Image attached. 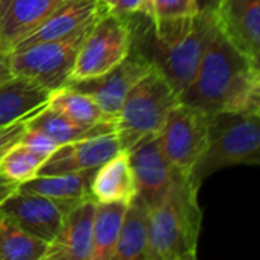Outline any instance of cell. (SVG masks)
Here are the masks:
<instances>
[{
  "label": "cell",
  "instance_id": "obj_28",
  "mask_svg": "<svg viewBox=\"0 0 260 260\" xmlns=\"http://www.w3.org/2000/svg\"><path fill=\"white\" fill-rule=\"evenodd\" d=\"M26 119L27 117L12 122L9 125L0 126V160L12 146H15L21 140L26 131Z\"/></svg>",
  "mask_w": 260,
  "mask_h": 260
},
{
  "label": "cell",
  "instance_id": "obj_26",
  "mask_svg": "<svg viewBox=\"0 0 260 260\" xmlns=\"http://www.w3.org/2000/svg\"><path fill=\"white\" fill-rule=\"evenodd\" d=\"M152 23H166L190 18L198 14L195 0H143L137 11Z\"/></svg>",
  "mask_w": 260,
  "mask_h": 260
},
{
  "label": "cell",
  "instance_id": "obj_23",
  "mask_svg": "<svg viewBox=\"0 0 260 260\" xmlns=\"http://www.w3.org/2000/svg\"><path fill=\"white\" fill-rule=\"evenodd\" d=\"M47 105L78 123L90 125L101 122H116L102 111V108L91 96L78 91L69 85L50 91Z\"/></svg>",
  "mask_w": 260,
  "mask_h": 260
},
{
  "label": "cell",
  "instance_id": "obj_8",
  "mask_svg": "<svg viewBox=\"0 0 260 260\" xmlns=\"http://www.w3.org/2000/svg\"><path fill=\"white\" fill-rule=\"evenodd\" d=\"M210 113L178 102L168 114L158 133L160 145L169 161L183 174L190 175L207 143Z\"/></svg>",
  "mask_w": 260,
  "mask_h": 260
},
{
  "label": "cell",
  "instance_id": "obj_19",
  "mask_svg": "<svg viewBox=\"0 0 260 260\" xmlns=\"http://www.w3.org/2000/svg\"><path fill=\"white\" fill-rule=\"evenodd\" d=\"M26 126L47 134L58 145H64L70 142H78V140L114 133L116 122H101V123H90V125L78 123L66 117L59 111L50 108L46 104L30 116H27Z\"/></svg>",
  "mask_w": 260,
  "mask_h": 260
},
{
  "label": "cell",
  "instance_id": "obj_6",
  "mask_svg": "<svg viewBox=\"0 0 260 260\" xmlns=\"http://www.w3.org/2000/svg\"><path fill=\"white\" fill-rule=\"evenodd\" d=\"M93 23L69 37L14 50L11 53L14 76L26 78L49 91L64 87L69 82L79 47Z\"/></svg>",
  "mask_w": 260,
  "mask_h": 260
},
{
  "label": "cell",
  "instance_id": "obj_13",
  "mask_svg": "<svg viewBox=\"0 0 260 260\" xmlns=\"http://www.w3.org/2000/svg\"><path fill=\"white\" fill-rule=\"evenodd\" d=\"M96 201L87 200L69 210L56 236L47 244L44 260H91Z\"/></svg>",
  "mask_w": 260,
  "mask_h": 260
},
{
  "label": "cell",
  "instance_id": "obj_4",
  "mask_svg": "<svg viewBox=\"0 0 260 260\" xmlns=\"http://www.w3.org/2000/svg\"><path fill=\"white\" fill-rule=\"evenodd\" d=\"M259 161L260 111L212 113L206 149L189 177L201 187L210 175L222 169Z\"/></svg>",
  "mask_w": 260,
  "mask_h": 260
},
{
  "label": "cell",
  "instance_id": "obj_7",
  "mask_svg": "<svg viewBox=\"0 0 260 260\" xmlns=\"http://www.w3.org/2000/svg\"><path fill=\"white\" fill-rule=\"evenodd\" d=\"M129 49L128 18L104 9L79 47L69 82L98 78L110 72L128 56Z\"/></svg>",
  "mask_w": 260,
  "mask_h": 260
},
{
  "label": "cell",
  "instance_id": "obj_20",
  "mask_svg": "<svg viewBox=\"0 0 260 260\" xmlns=\"http://www.w3.org/2000/svg\"><path fill=\"white\" fill-rule=\"evenodd\" d=\"M149 207L136 195L126 206L111 260H148Z\"/></svg>",
  "mask_w": 260,
  "mask_h": 260
},
{
  "label": "cell",
  "instance_id": "obj_33",
  "mask_svg": "<svg viewBox=\"0 0 260 260\" xmlns=\"http://www.w3.org/2000/svg\"><path fill=\"white\" fill-rule=\"evenodd\" d=\"M0 218H2V216H0Z\"/></svg>",
  "mask_w": 260,
  "mask_h": 260
},
{
  "label": "cell",
  "instance_id": "obj_24",
  "mask_svg": "<svg viewBox=\"0 0 260 260\" xmlns=\"http://www.w3.org/2000/svg\"><path fill=\"white\" fill-rule=\"evenodd\" d=\"M46 251L47 242L0 218V260H44Z\"/></svg>",
  "mask_w": 260,
  "mask_h": 260
},
{
  "label": "cell",
  "instance_id": "obj_14",
  "mask_svg": "<svg viewBox=\"0 0 260 260\" xmlns=\"http://www.w3.org/2000/svg\"><path fill=\"white\" fill-rule=\"evenodd\" d=\"M216 20L239 50L260 62V0H221Z\"/></svg>",
  "mask_w": 260,
  "mask_h": 260
},
{
  "label": "cell",
  "instance_id": "obj_31",
  "mask_svg": "<svg viewBox=\"0 0 260 260\" xmlns=\"http://www.w3.org/2000/svg\"><path fill=\"white\" fill-rule=\"evenodd\" d=\"M219 2L221 0H195L198 12L200 14H207V15H216L218 14Z\"/></svg>",
  "mask_w": 260,
  "mask_h": 260
},
{
  "label": "cell",
  "instance_id": "obj_18",
  "mask_svg": "<svg viewBox=\"0 0 260 260\" xmlns=\"http://www.w3.org/2000/svg\"><path fill=\"white\" fill-rule=\"evenodd\" d=\"M91 198L96 203H129L137 195L129 155L120 151L101 165L91 180Z\"/></svg>",
  "mask_w": 260,
  "mask_h": 260
},
{
  "label": "cell",
  "instance_id": "obj_32",
  "mask_svg": "<svg viewBox=\"0 0 260 260\" xmlns=\"http://www.w3.org/2000/svg\"><path fill=\"white\" fill-rule=\"evenodd\" d=\"M17 186H18V184H15V183L6 180V178L0 174V203L5 201V200L17 189Z\"/></svg>",
  "mask_w": 260,
  "mask_h": 260
},
{
  "label": "cell",
  "instance_id": "obj_16",
  "mask_svg": "<svg viewBox=\"0 0 260 260\" xmlns=\"http://www.w3.org/2000/svg\"><path fill=\"white\" fill-rule=\"evenodd\" d=\"M102 11L101 0H64L14 50L69 37L93 23Z\"/></svg>",
  "mask_w": 260,
  "mask_h": 260
},
{
  "label": "cell",
  "instance_id": "obj_3",
  "mask_svg": "<svg viewBox=\"0 0 260 260\" xmlns=\"http://www.w3.org/2000/svg\"><path fill=\"white\" fill-rule=\"evenodd\" d=\"M200 186L178 177L166 195L149 209L148 260H195L203 225Z\"/></svg>",
  "mask_w": 260,
  "mask_h": 260
},
{
  "label": "cell",
  "instance_id": "obj_5",
  "mask_svg": "<svg viewBox=\"0 0 260 260\" xmlns=\"http://www.w3.org/2000/svg\"><path fill=\"white\" fill-rule=\"evenodd\" d=\"M178 102V93L168 79L152 67L129 90L117 114L114 133L120 151L128 152L143 139L157 136L168 114Z\"/></svg>",
  "mask_w": 260,
  "mask_h": 260
},
{
  "label": "cell",
  "instance_id": "obj_30",
  "mask_svg": "<svg viewBox=\"0 0 260 260\" xmlns=\"http://www.w3.org/2000/svg\"><path fill=\"white\" fill-rule=\"evenodd\" d=\"M14 76L11 69V53H5L0 50V85Z\"/></svg>",
  "mask_w": 260,
  "mask_h": 260
},
{
  "label": "cell",
  "instance_id": "obj_11",
  "mask_svg": "<svg viewBox=\"0 0 260 260\" xmlns=\"http://www.w3.org/2000/svg\"><path fill=\"white\" fill-rule=\"evenodd\" d=\"M0 215L47 244L56 236L64 218L53 201L20 189L0 203Z\"/></svg>",
  "mask_w": 260,
  "mask_h": 260
},
{
  "label": "cell",
  "instance_id": "obj_25",
  "mask_svg": "<svg viewBox=\"0 0 260 260\" xmlns=\"http://www.w3.org/2000/svg\"><path fill=\"white\" fill-rule=\"evenodd\" d=\"M46 160L40 155H37L35 152H32L30 149H27L24 145H21L20 142L12 146L0 160V174L15 183V184H21L34 177H37L41 165Z\"/></svg>",
  "mask_w": 260,
  "mask_h": 260
},
{
  "label": "cell",
  "instance_id": "obj_10",
  "mask_svg": "<svg viewBox=\"0 0 260 260\" xmlns=\"http://www.w3.org/2000/svg\"><path fill=\"white\" fill-rule=\"evenodd\" d=\"M136 178L137 195L151 209L169 190L172 183L186 175L180 172L161 149L158 134L149 136L128 151Z\"/></svg>",
  "mask_w": 260,
  "mask_h": 260
},
{
  "label": "cell",
  "instance_id": "obj_17",
  "mask_svg": "<svg viewBox=\"0 0 260 260\" xmlns=\"http://www.w3.org/2000/svg\"><path fill=\"white\" fill-rule=\"evenodd\" d=\"M96 169L82 171V172H69L56 175H37L21 184L17 189L41 195L53 201L64 215L76 207L78 204L93 200L90 186Z\"/></svg>",
  "mask_w": 260,
  "mask_h": 260
},
{
  "label": "cell",
  "instance_id": "obj_22",
  "mask_svg": "<svg viewBox=\"0 0 260 260\" xmlns=\"http://www.w3.org/2000/svg\"><path fill=\"white\" fill-rule=\"evenodd\" d=\"M126 206V203H96L91 260H111Z\"/></svg>",
  "mask_w": 260,
  "mask_h": 260
},
{
  "label": "cell",
  "instance_id": "obj_1",
  "mask_svg": "<svg viewBox=\"0 0 260 260\" xmlns=\"http://www.w3.org/2000/svg\"><path fill=\"white\" fill-rule=\"evenodd\" d=\"M180 102L207 113L260 111V62L239 50L216 26Z\"/></svg>",
  "mask_w": 260,
  "mask_h": 260
},
{
  "label": "cell",
  "instance_id": "obj_21",
  "mask_svg": "<svg viewBox=\"0 0 260 260\" xmlns=\"http://www.w3.org/2000/svg\"><path fill=\"white\" fill-rule=\"evenodd\" d=\"M50 91L20 76L0 85V126L9 125L35 113L47 104Z\"/></svg>",
  "mask_w": 260,
  "mask_h": 260
},
{
  "label": "cell",
  "instance_id": "obj_2",
  "mask_svg": "<svg viewBox=\"0 0 260 260\" xmlns=\"http://www.w3.org/2000/svg\"><path fill=\"white\" fill-rule=\"evenodd\" d=\"M126 18L131 49L157 69L180 96L193 79L215 34L216 15L198 12L190 18L166 23H152L140 12L126 15Z\"/></svg>",
  "mask_w": 260,
  "mask_h": 260
},
{
  "label": "cell",
  "instance_id": "obj_9",
  "mask_svg": "<svg viewBox=\"0 0 260 260\" xmlns=\"http://www.w3.org/2000/svg\"><path fill=\"white\" fill-rule=\"evenodd\" d=\"M152 69V66L136 50L129 49L128 56L110 72L82 81L67 82L66 85L91 96L102 111L113 120L122 108L129 90Z\"/></svg>",
  "mask_w": 260,
  "mask_h": 260
},
{
  "label": "cell",
  "instance_id": "obj_29",
  "mask_svg": "<svg viewBox=\"0 0 260 260\" xmlns=\"http://www.w3.org/2000/svg\"><path fill=\"white\" fill-rule=\"evenodd\" d=\"M142 2L143 0H101V5L107 12L126 17L137 12L142 6Z\"/></svg>",
  "mask_w": 260,
  "mask_h": 260
},
{
  "label": "cell",
  "instance_id": "obj_27",
  "mask_svg": "<svg viewBox=\"0 0 260 260\" xmlns=\"http://www.w3.org/2000/svg\"><path fill=\"white\" fill-rule=\"evenodd\" d=\"M20 143L24 145L32 152H35L37 155L43 157L44 160H47L53 154V151L59 146L47 134L38 131V129H34V128H27V126H26V131H24Z\"/></svg>",
  "mask_w": 260,
  "mask_h": 260
},
{
  "label": "cell",
  "instance_id": "obj_15",
  "mask_svg": "<svg viewBox=\"0 0 260 260\" xmlns=\"http://www.w3.org/2000/svg\"><path fill=\"white\" fill-rule=\"evenodd\" d=\"M64 0H0V50L12 53Z\"/></svg>",
  "mask_w": 260,
  "mask_h": 260
},
{
  "label": "cell",
  "instance_id": "obj_12",
  "mask_svg": "<svg viewBox=\"0 0 260 260\" xmlns=\"http://www.w3.org/2000/svg\"><path fill=\"white\" fill-rule=\"evenodd\" d=\"M120 152L116 133L59 145L41 165L37 175H56L98 169Z\"/></svg>",
  "mask_w": 260,
  "mask_h": 260
}]
</instances>
